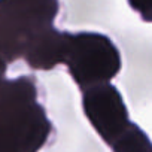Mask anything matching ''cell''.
I'll return each instance as SVG.
<instances>
[{"mask_svg":"<svg viewBox=\"0 0 152 152\" xmlns=\"http://www.w3.org/2000/svg\"><path fill=\"white\" fill-rule=\"evenodd\" d=\"M88 115L99 133L110 145L130 124L125 104L112 85L99 88L88 99Z\"/></svg>","mask_w":152,"mask_h":152,"instance_id":"obj_1","label":"cell"},{"mask_svg":"<svg viewBox=\"0 0 152 152\" xmlns=\"http://www.w3.org/2000/svg\"><path fill=\"white\" fill-rule=\"evenodd\" d=\"M115 152H152V142L142 128L130 122L128 127L112 142Z\"/></svg>","mask_w":152,"mask_h":152,"instance_id":"obj_2","label":"cell"},{"mask_svg":"<svg viewBox=\"0 0 152 152\" xmlns=\"http://www.w3.org/2000/svg\"><path fill=\"white\" fill-rule=\"evenodd\" d=\"M131 8L140 14L142 20L152 23V0H128Z\"/></svg>","mask_w":152,"mask_h":152,"instance_id":"obj_3","label":"cell"}]
</instances>
